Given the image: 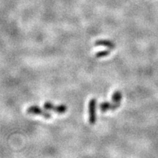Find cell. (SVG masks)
Returning <instances> with one entry per match:
<instances>
[{"label": "cell", "mask_w": 158, "mask_h": 158, "mask_svg": "<svg viewBox=\"0 0 158 158\" xmlns=\"http://www.w3.org/2000/svg\"><path fill=\"white\" fill-rule=\"evenodd\" d=\"M43 107L45 110H52V111L55 112L56 114H64L65 112L68 110V107L65 105H59V106H55L54 104L51 103V102H45L44 103Z\"/></svg>", "instance_id": "1"}, {"label": "cell", "mask_w": 158, "mask_h": 158, "mask_svg": "<svg viewBox=\"0 0 158 158\" xmlns=\"http://www.w3.org/2000/svg\"><path fill=\"white\" fill-rule=\"evenodd\" d=\"M96 104L97 100L95 98H92L89 102V122L90 124L93 125L96 122Z\"/></svg>", "instance_id": "2"}, {"label": "cell", "mask_w": 158, "mask_h": 158, "mask_svg": "<svg viewBox=\"0 0 158 158\" xmlns=\"http://www.w3.org/2000/svg\"><path fill=\"white\" fill-rule=\"evenodd\" d=\"M27 114H33V115H40L43 116V117L45 118H51V114L48 113L45 110H43L41 109L40 108L38 107L37 106H31L30 107H29L27 110Z\"/></svg>", "instance_id": "3"}, {"label": "cell", "mask_w": 158, "mask_h": 158, "mask_svg": "<svg viewBox=\"0 0 158 158\" xmlns=\"http://www.w3.org/2000/svg\"><path fill=\"white\" fill-rule=\"evenodd\" d=\"M120 106V102H115V103H110L108 102H102L101 104L100 105V108L101 110L102 113L104 112H106L108 110H115L116 108H118Z\"/></svg>", "instance_id": "4"}, {"label": "cell", "mask_w": 158, "mask_h": 158, "mask_svg": "<svg viewBox=\"0 0 158 158\" xmlns=\"http://www.w3.org/2000/svg\"><path fill=\"white\" fill-rule=\"evenodd\" d=\"M95 45H103V46L108 47L110 49H114L115 48V44L111 41L108 40H97L95 43Z\"/></svg>", "instance_id": "5"}, {"label": "cell", "mask_w": 158, "mask_h": 158, "mask_svg": "<svg viewBox=\"0 0 158 158\" xmlns=\"http://www.w3.org/2000/svg\"><path fill=\"white\" fill-rule=\"evenodd\" d=\"M122 93L121 92H119V91H116L113 94V96H112V101L114 102H120L122 100Z\"/></svg>", "instance_id": "6"}, {"label": "cell", "mask_w": 158, "mask_h": 158, "mask_svg": "<svg viewBox=\"0 0 158 158\" xmlns=\"http://www.w3.org/2000/svg\"><path fill=\"white\" fill-rule=\"evenodd\" d=\"M110 54V51L109 50H105V51H98L95 54V57L97 58H101V57L106 56Z\"/></svg>", "instance_id": "7"}]
</instances>
